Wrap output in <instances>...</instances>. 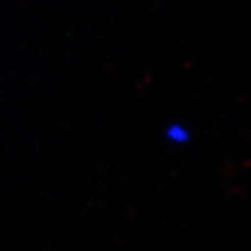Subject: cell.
<instances>
[{
  "label": "cell",
  "instance_id": "1",
  "mask_svg": "<svg viewBox=\"0 0 251 251\" xmlns=\"http://www.w3.org/2000/svg\"><path fill=\"white\" fill-rule=\"evenodd\" d=\"M168 138L172 141H179V143H184L188 140V131L179 125H172L168 128Z\"/></svg>",
  "mask_w": 251,
  "mask_h": 251
}]
</instances>
